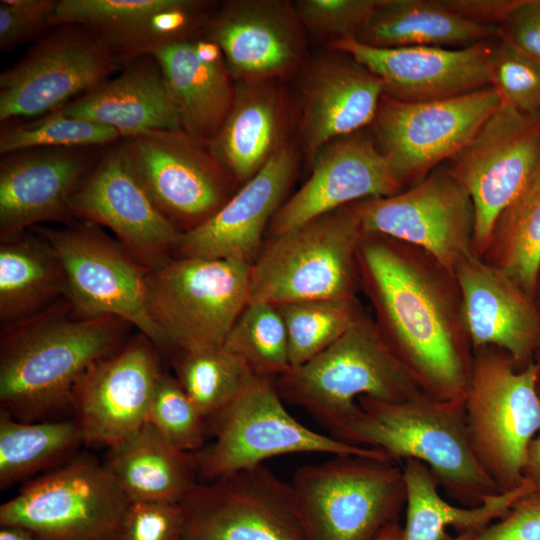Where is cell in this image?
Returning <instances> with one entry per match:
<instances>
[{"instance_id":"b9f144b4","label":"cell","mask_w":540,"mask_h":540,"mask_svg":"<svg viewBox=\"0 0 540 540\" xmlns=\"http://www.w3.org/2000/svg\"><path fill=\"white\" fill-rule=\"evenodd\" d=\"M490 85L503 102L540 115V62L500 37L490 58Z\"/></svg>"},{"instance_id":"ffe728a7","label":"cell","mask_w":540,"mask_h":540,"mask_svg":"<svg viewBox=\"0 0 540 540\" xmlns=\"http://www.w3.org/2000/svg\"><path fill=\"white\" fill-rule=\"evenodd\" d=\"M497 39L465 48H375L353 37L333 41L330 45L380 78L384 95L404 102H422L451 98L489 86L490 58Z\"/></svg>"},{"instance_id":"4dcf8cb0","label":"cell","mask_w":540,"mask_h":540,"mask_svg":"<svg viewBox=\"0 0 540 540\" xmlns=\"http://www.w3.org/2000/svg\"><path fill=\"white\" fill-rule=\"evenodd\" d=\"M103 464L131 502L180 503L198 483L193 454L172 445L149 422L108 449Z\"/></svg>"},{"instance_id":"7c38bea8","label":"cell","mask_w":540,"mask_h":540,"mask_svg":"<svg viewBox=\"0 0 540 540\" xmlns=\"http://www.w3.org/2000/svg\"><path fill=\"white\" fill-rule=\"evenodd\" d=\"M119 144L152 202L182 233L205 222L234 194L236 181L208 142L182 129L124 137Z\"/></svg>"},{"instance_id":"9c48e42d","label":"cell","mask_w":540,"mask_h":540,"mask_svg":"<svg viewBox=\"0 0 540 540\" xmlns=\"http://www.w3.org/2000/svg\"><path fill=\"white\" fill-rule=\"evenodd\" d=\"M209 434L212 442L193 454L198 475L207 481L288 454L391 460L380 450L347 444L306 427L288 412L274 381L254 374L234 401L210 421Z\"/></svg>"},{"instance_id":"11a10c76","label":"cell","mask_w":540,"mask_h":540,"mask_svg":"<svg viewBox=\"0 0 540 540\" xmlns=\"http://www.w3.org/2000/svg\"><path fill=\"white\" fill-rule=\"evenodd\" d=\"M181 540V539H180Z\"/></svg>"},{"instance_id":"7bdbcfd3","label":"cell","mask_w":540,"mask_h":540,"mask_svg":"<svg viewBox=\"0 0 540 540\" xmlns=\"http://www.w3.org/2000/svg\"><path fill=\"white\" fill-rule=\"evenodd\" d=\"M381 3L382 0H298L293 6L302 25L331 37L333 42L355 37Z\"/></svg>"},{"instance_id":"5bb4252c","label":"cell","mask_w":540,"mask_h":540,"mask_svg":"<svg viewBox=\"0 0 540 540\" xmlns=\"http://www.w3.org/2000/svg\"><path fill=\"white\" fill-rule=\"evenodd\" d=\"M123 64L90 29L62 24L0 75V121L41 117L112 77Z\"/></svg>"},{"instance_id":"9a60e30c","label":"cell","mask_w":540,"mask_h":540,"mask_svg":"<svg viewBox=\"0 0 540 540\" xmlns=\"http://www.w3.org/2000/svg\"><path fill=\"white\" fill-rule=\"evenodd\" d=\"M180 506L181 540H305L291 484L263 464L198 482Z\"/></svg>"},{"instance_id":"7dc6e473","label":"cell","mask_w":540,"mask_h":540,"mask_svg":"<svg viewBox=\"0 0 540 540\" xmlns=\"http://www.w3.org/2000/svg\"><path fill=\"white\" fill-rule=\"evenodd\" d=\"M499 37L540 62V0H520L499 27Z\"/></svg>"},{"instance_id":"7a4b0ae2","label":"cell","mask_w":540,"mask_h":540,"mask_svg":"<svg viewBox=\"0 0 540 540\" xmlns=\"http://www.w3.org/2000/svg\"><path fill=\"white\" fill-rule=\"evenodd\" d=\"M133 328L116 316L77 318L66 297L29 318L1 324L0 411L22 422L52 420L72 389Z\"/></svg>"},{"instance_id":"d4e9b609","label":"cell","mask_w":540,"mask_h":540,"mask_svg":"<svg viewBox=\"0 0 540 540\" xmlns=\"http://www.w3.org/2000/svg\"><path fill=\"white\" fill-rule=\"evenodd\" d=\"M206 3L195 0H58L51 27L77 24L94 32L125 63L206 27Z\"/></svg>"},{"instance_id":"ab89813d","label":"cell","mask_w":540,"mask_h":540,"mask_svg":"<svg viewBox=\"0 0 540 540\" xmlns=\"http://www.w3.org/2000/svg\"><path fill=\"white\" fill-rule=\"evenodd\" d=\"M121 138L111 127L54 111L31 122L2 124L0 154L32 148H101Z\"/></svg>"},{"instance_id":"1f68e13d","label":"cell","mask_w":540,"mask_h":540,"mask_svg":"<svg viewBox=\"0 0 540 540\" xmlns=\"http://www.w3.org/2000/svg\"><path fill=\"white\" fill-rule=\"evenodd\" d=\"M498 37L499 28L467 21L441 0H382L353 38L375 48H465Z\"/></svg>"},{"instance_id":"3957f363","label":"cell","mask_w":540,"mask_h":540,"mask_svg":"<svg viewBox=\"0 0 540 540\" xmlns=\"http://www.w3.org/2000/svg\"><path fill=\"white\" fill-rule=\"evenodd\" d=\"M358 404L359 410L331 436L380 450L397 463H423L445 495L461 506L475 507L502 493L471 450L464 400H438L422 392L401 402L363 396Z\"/></svg>"},{"instance_id":"d6986e66","label":"cell","mask_w":540,"mask_h":540,"mask_svg":"<svg viewBox=\"0 0 540 540\" xmlns=\"http://www.w3.org/2000/svg\"><path fill=\"white\" fill-rule=\"evenodd\" d=\"M70 207L75 219L110 229L148 270L173 257L182 234L152 202L128 166L119 140L101 152Z\"/></svg>"},{"instance_id":"7402d4cb","label":"cell","mask_w":540,"mask_h":540,"mask_svg":"<svg viewBox=\"0 0 540 540\" xmlns=\"http://www.w3.org/2000/svg\"><path fill=\"white\" fill-rule=\"evenodd\" d=\"M316 156L310 177L271 220L270 237L346 205L402 191L372 134L361 130L338 138Z\"/></svg>"},{"instance_id":"30bf717a","label":"cell","mask_w":540,"mask_h":540,"mask_svg":"<svg viewBox=\"0 0 540 540\" xmlns=\"http://www.w3.org/2000/svg\"><path fill=\"white\" fill-rule=\"evenodd\" d=\"M103 462L79 452L22 484L0 506V526H19L35 540H113L130 505Z\"/></svg>"},{"instance_id":"ba28073f","label":"cell","mask_w":540,"mask_h":540,"mask_svg":"<svg viewBox=\"0 0 540 540\" xmlns=\"http://www.w3.org/2000/svg\"><path fill=\"white\" fill-rule=\"evenodd\" d=\"M251 264L172 257L146 275L148 314L168 348L193 352L223 346L249 302Z\"/></svg>"},{"instance_id":"f1b7e54d","label":"cell","mask_w":540,"mask_h":540,"mask_svg":"<svg viewBox=\"0 0 540 540\" xmlns=\"http://www.w3.org/2000/svg\"><path fill=\"white\" fill-rule=\"evenodd\" d=\"M283 105L263 81H238L231 109L209 147L237 183L255 176L282 147Z\"/></svg>"},{"instance_id":"e575fe53","label":"cell","mask_w":540,"mask_h":540,"mask_svg":"<svg viewBox=\"0 0 540 540\" xmlns=\"http://www.w3.org/2000/svg\"><path fill=\"white\" fill-rule=\"evenodd\" d=\"M84 444L75 419L22 422L0 411V489L69 461Z\"/></svg>"},{"instance_id":"52a82bcc","label":"cell","mask_w":540,"mask_h":540,"mask_svg":"<svg viewBox=\"0 0 540 540\" xmlns=\"http://www.w3.org/2000/svg\"><path fill=\"white\" fill-rule=\"evenodd\" d=\"M464 403L468 440L478 464L502 492L518 487L529 445L540 430L534 362L518 368L504 351L475 350Z\"/></svg>"},{"instance_id":"74e56055","label":"cell","mask_w":540,"mask_h":540,"mask_svg":"<svg viewBox=\"0 0 540 540\" xmlns=\"http://www.w3.org/2000/svg\"><path fill=\"white\" fill-rule=\"evenodd\" d=\"M275 306L287 329L291 368L321 353L365 314L356 296Z\"/></svg>"},{"instance_id":"f6af8a7d","label":"cell","mask_w":540,"mask_h":540,"mask_svg":"<svg viewBox=\"0 0 540 540\" xmlns=\"http://www.w3.org/2000/svg\"><path fill=\"white\" fill-rule=\"evenodd\" d=\"M57 1L1 0L0 50L10 51L51 27Z\"/></svg>"},{"instance_id":"603a6c76","label":"cell","mask_w":540,"mask_h":540,"mask_svg":"<svg viewBox=\"0 0 540 540\" xmlns=\"http://www.w3.org/2000/svg\"><path fill=\"white\" fill-rule=\"evenodd\" d=\"M465 331L473 350L507 353L518 368L540 350V307L511 277L472 254L454 270Z\"/></svg>"},{"instance_id":"c3c4849f","label":"cell","mask_w":540,"mask_h":540,"mask_svg":"<svg viewBox=\"0 0 540 540\" xmlns=\"http://www.w3.org/2000/svg\"><path fill=\"white\" fill-rule=\"evenodd\" d=\"M520 0H441L454 14L472 23L499 28Z\"/></svg>"},{"instance_id":"ac0fdd59","label":"cell","mask_w":540,"mask_h":540,"mask_svg":"<svg viewBox=\"0 0 540 540\" xmlns=\"http://www.w3.org/2000/svg\"><path fill=\"white\" fill-rule=\"evenodd\" d=\"M162 373L157 347L140 332L92 364L70 396L84 444L110 449L136 434Z\"/></svg>"},{"instance_id":"4fadbf2b","label":"cell","mask_w":540,"mask_h":540,"mask_svg":"<svg viewBox=\"0 0 540 540\" xmlns=\"http://www.w3.org/2000/svg\"><path fill=\"white\" fill-rule=\"evenodd\" d=\"M501 101L491 85L422 102L384 95L371 124L372 137L401 185H414L460 151Z\"/></svg>"},{"instance_id":"60d3db41","label":"cell","mask_w":540,"mask_h":540,"mask_svg":"<svg viewBox=\"0 0 540 540\" xmlns=\"http://www.w3.org/2000/svg\"><path fill=\"white\" fill-rule=\"evenodd\" d=\"M172 445L196 453L206 445L209 425L185 393L176 377L160 376L148 413V421Z\"/></svg>"},{"instance_id":"277c9868","label":"cell","mask_w":540,"mask_h":540,"mask_svg":"<svg viewBox=\"0 0 540 540\" xmlns=\"http://www.w3.org/2000/svg\"><path fill=\"white\" fill-rule=\"evenodd\" d=\"M285 403L331 432L358 410V399L401 402L422 393L375 320L366 313L338 340L274 381Z\"/></svg>"},{"instance_id":"681fc988","label":"cell","mask_w":540,"mask_h":540,"mask_svg":"<svg viewBox=\"0 0 540 540\" xmlns=\"http://www.w3.org/2000/svg\"><path fill=\"white\" fill-rule=\"evenodd\" d=\"M524 477L529 479L535 491L540 493V430L529 445L524 467Z\"/></svg>"},{"instance_id":"8992f818","label":"cell","mask_w":540,"mask_h":540,"mask_svg":"<svg viewBox=\"0 0 540 540\" xmlns=\"http://www.w3.org/2000/svg\"><path fill=\"white\" fill-rule=\"evenodd\" d=\"M363 234L352 203L270 237L251 264L249 302L356 296Z\"/></svg>"},{"instance_id":"5b68a950","label":"cell","mask_w":540,"mask_h":540,"mask_svg":"<svg viewBox=\"0 0 540 540\" xmlns=\"http://www.w3.org/2000/svg\"><path fill=\"white\" fill-rule=\"evenodd\" d=\"M290 484L305 540H374L406 506L402 464L387 459L333 455Z\"/></svg>"},{"instance_id":"83f0119b","label":"cell","mask_w":540,"mask_h":540,"mask_svg":"<svg viewBox=\"0 0 540 540\" xmlns=\"http://www.w3.org/2000/svg\"><path fill=\"white\" fill-rule=\"evenodd\" d=\"M56 111L111 127L123 138L181 129L167 82L151 54L125 63L117 75Z\"/></svg>"},{"instance_id":"d590c367","label":"cell","mask_w":540,"mask_h":540,"mask_svg":"<svg viewBox=\"0 0 540 540\" xmlns=\"http://www.w3.org/2000/svg\"><path fill=\"white\" fill-rule=\"evenodd\" d=\"M482 259L535 298L540 265V158L498 216Z\"/></svg>"},{"instance_id":"cb8c5ba5","label":"cell","mask_w":540,"mask_h":540,"mask_svg":"<svg viewBox=\"0 0 540 540\" xmlns=\"http://www.w3.org/2000/svg\"><path fill=\"white\" fill-rule=\"evenodd\" d=\"M301 25L293 4L285 1H229L210 15L205 37L221 48L232 78L263 81L300 64Z\"/></svg>"},{"instance_id":"f5cc1de1","label":"cell","mask_w":540,"mask_h":540,"mask_svg":"<svg viewBox=\"0 0 540 540\" xmlns=\"http://www.w3.org/2000/svg\"><path fill=\"white\" fill-rule=\"evenodd\" d=\"M535 373H536V388L540 397V350L537 352L534 360Z\"/></svg>"},{"instance_id":"db71d44e","label":"cell","mask_w":540,"mask_h":540,"mask_svg":"<svg viewBox=\"0 0 540 540\" xmlns=\"http://www.w3.org/2000/svg\"><path fill=\"white\" fill-rule=\"evenodd\" d=\"M535 299L540 307V265L538 269V275H537V284H536V295Z\"/></svg>"},{"instance_id":"bcb514c9","label":"cell","mask_w":540,"mask_h":540,"mask_svg":"<svg viewBox=\"0 0 540 540\" xmlns=\"http://www.w3.org/2000/svg\"><path fill=\"white\" fill-rule=\"evenodd\" d=\"M447 540H540V493L521 497L504 517L485 528Z\"/></svg>"},{"instance_id":"f546056e","label":"cell","mask_w":540,"mask_h":540,"mask_svg":"<svg viewBox=\"0 0 540 540\" xmlns=\"http://www.w3.org/2000/svg\"><path fill=\"white\" fill-rule=\"evenodd\" d=\"M194 39L179 40L152 52L174 100L181 129L210 142L224 123L233 103L235 85L225 59L205 61Z\"/></svg>"},{"instance_id":"8d00e7d4","label":"cell","mask_w":540,"mask_h":540,"mask_svg":"<svg viewBox=\"0 0 540 540\" xmlns=\"http://www.w3.org/2000/svg\"><path fill=\"white\" fill-rule=\"evenodd\" d=\"M174 368L176 379L208 425L234 401L252 375L224 346L177 352Z\"/></svg>"},{"instance_id":"44dd1931","label":"cell","mask_w":540,"mask_h":540,"mask_svg":"<svg viewBox=\"0 0 540 540\" xmlns=\"http://www.w3.org/2000/svg\"><path fill=\"white\" fill-rule=\"evenodd\" d=\"M98 147L32 148L1 156L0 241L44 222L75 220L71 199L100 154Z\"/></svg>"},{"instance_id":"e0dca14e","label":"cell","mask_w":540,"mask_h":540,"mask_svg":"<svg viewBox=\"0 0 540 540\" xmlns=\"http://www.w3.org/2000/svg\"><path fill=\"white\" fill-rule=\"evenodd\" d=\"M354 207L364 234L416 246L453 273L474 254L473 202L448 166L435 168L397 194L358 201Z\"/></svg>"},{"instance_id":"6da1fadb","label":"cell","mask_w":540,"mask_h":540,"mask_svg":"<svg viewBox=\"0 0 540 540\" xmlns=\"http://www.w3.org/2000/svg\"><path fill=\"white\" fill-rule=\"evenodd\" d=\"M357 262L374 320L420 390L464 400L474 350L454 273L424 250L379 234H363Z\"/></svg>"},{"instance_id":"f35d334b","label":"cell","mask_w":540,"mask_h":540,"mask_svg":"<svg viewBox=\"0 0 540 540\" xmlns=\"http://www.w3.org/2000/svg\"><path fill=\"white\" fill-rule=\"evenodd\" d=\"M223 346L259 377L275 381L291 368L287 329L273 304L248 302Z\"/></svg>"},{"instance_id":"484cf974","label":"cell","mask_w":540,"mask_h":540,"mask_svg":"<svg viewBox=\"0 0 540 540\" xmlns=\"http://www.w3.org/2000/svg\"><path fill=\"white\" fill-rule=\"evenodd\" d=\"M296 168L294 149L282 146L215 214L181 234L173 257L231 259L252 264Z\"/></svg>"},{"instance_id":"ee69618b","label":"cell","mask_w":540,"mask_h":540,"mask_svg":"<svg viewBox=\"0 0 540 540\" xmlns=\"http://www.w3.org/2000/svg\"><path fill=\"white\" fill-rule=\"evenodd\" d=\"M180 503L130 502L113 540H180Z\"/></svg>"},{"instance_id":"f907efd6","label":"cell","mask_w":540,"mask_h":540,"mask_svg":"<svg viewBox=\"0 0 540 540\" xmlns=\"http://www.w3.org/2000/svg\"><path fill=\"white\" fill-rule=\"evenodd\" d=\"M0 540H35L25 528L19 526H0Z\"/></svg>"},{"instance_id":"8fae6325","label":"cell","mask_w":540,"mask_h":540,"mask_svg":"<svg viewBox=\"0 0 540 540\" xmlns=\"http://www.w3.org/2000/svg\"><path fill=\"white\" fill-rule=\"evenodd\" d=\"M62 264L66 293L77 318L116 316L147 336L158 350L167 343L151 320L145 297L148 269L92 223L77 220L61 228H37Z\"/></svg>"},{"instance_id":"2e32d148","label":"cell","mask_w":540,"mask_h":540,"mask_svg":"<svg viewBox=\"0 0 540 540\" xmlns=\"http://www.w3.org/2000/svg\"><path fill=\"white\" fill-rule=\"evenodd\" d=\"M540 158V115L501 101L473 138L450 160L475 212L473 251L482 258L494 224Z\"/></svg>"},{"instance_id":"d6a6232c","label":"cell","mask_w":540,"mask_h":540,"mask_svg":"<svg viewBox=\"0 0 540 540\" xmlns=\"http://www.w3.org/2000/svg\"><path fill=\"white\" fill-rule=\"evenodd\" d=\"M402 468L407 499L401 540H447L448 527L454 528L456 535L475 533L504 517L517 500L535 491L524 477L518 487L493 495L478 506L465 507L440 495L437 481L423 463L406 460Z\"/></svg>"},{"instance_id":"816d5d0a","label":"cell","mask_w":540,"mask_h":540,"mask_svg":"<svg viewBox=\"0 0 540 540\" xmlns=\"http://www.w3.org/2000/svg\"><path fill=\"white\" fill-rule=\"evenodd\" d=\"M402 526L396 522L386 526L374 540H401Z\"/></svg>"},{"instance_id":"4316f807","label":"cell","mask_w":540,"mask_h":540,"mask_svg":"<svg viewBox=\"0 0 540 540\" xmlns=\"http://www.w3.org/2000/svg\"><path fill=\"white\" fill-rule=\"evenodd\" d=\"M338 52L316 64L306 82L301 133L312 160L332 141L372 124L384 96L380 78Z\"/></svg>"},{"instance_id":"836d02e7","label":"cell","mask_w":540,"mask_h":540,"mask_svg":"<svg viewBox=\"0 0 540 540\" xmlns=\"http://www.w3.org/2000/svg\"><path fill=\"white\" fill-rule=\"evenodd\" d=\"M62 264L50 242L28 231L0 241V321H20L65 297Z\"/></svg>"}]
</instances>
